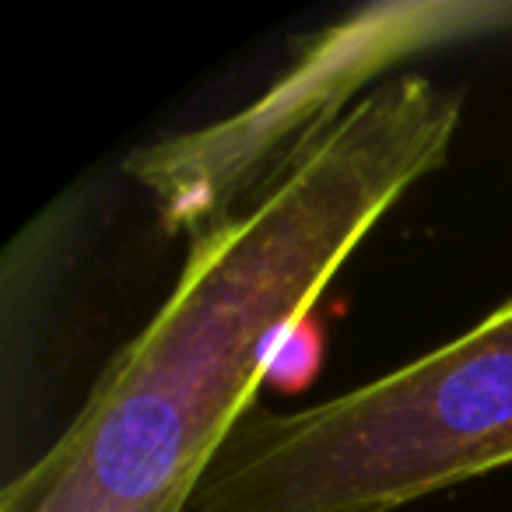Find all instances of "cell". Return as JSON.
<instances>
[{"instance_id": "cell-1", "label": "cell", "mask_w": 512, "mask_h": 512, "mask_svg": "<svg viewBox=\"0 0 512 512\" xmlns=\"http://www.w3.org/2000/svg\"><path fill=\"white\" fill-rule=\"evenodd\" d=\"M463 95L425 74L372 85L190 242L158 313L74 421L11 477L0 512H190L285 337L379 221L453 151Z\"/></svg>"}, {"instance_id": "cell-2", "label": "cell", "mask_w": 512, "mask_h": 512, "mask_svg": "<svg viewBox=\"0 0 512 512\" xmlns=\"http://www.w3.org/2000/svg\"><path fill=\"white\" fill-rule=\"evenodd\" d=\"M512 467V299L386 376L253 407L190 512H397Z\"/></svg>"}]
</instances>
